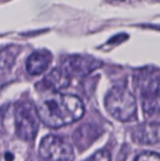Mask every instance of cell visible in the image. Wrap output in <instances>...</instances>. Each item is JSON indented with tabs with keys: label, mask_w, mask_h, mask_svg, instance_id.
Here are the masks:
<instances>
[{
	"label": "cell",
	"mask_w": 160,
	"mask_h": 161,
	"mask_svg": "<svg viewBox=\"0 0 160 161\" xmlns=\"http://www.w3.org/2000/svg\"><path fill=\"white\" fill-rule=\"evenodd\" d=\"M108 112L121 122H127L136 112V100L125 88H114L105 97Z\"/></svg>",
	"instance_id": "cell-2"
},
{
	"label": "cell",
	"mask_w": 160,
	"mask_h": 161,
	"mask_svg": "<svg viewBox=\"0 0 160 161\" xmlns=\"http://www.w3.org/2000/svg\"><path fill=\"white\" fill-rule=\"evenodd\" d=\"M40 156L46 161H73L74 150L65 138L48 135L42 139L39 148Z\"/></svg>",
	"instance_id": "cell-4"
},
{
	"label": "cell",
	"mask_w": 160,
	"mask_h": 161,
	"mask_svg": "<svg viewBox=\"0 0 160 161\" xmlns=\"http://www.w3.org/2000/svg\"><path fill=\"white\" fill-rule=\"evenodd\" d=\"M141 102L146 114L160 112V79H154L146 85L141 92Z\"/></svg>",
	"instance_id": "cell-5"
},
{
	"label": "cell",
	"mask_w": 160,
	"mask_h": 161,
	"mask_svg": "<svg viewBox=\"0 0 160 161\" xmlns=\"http://www.w3.org/2000/svg\"><path fill=\"white\" fill-rule=\"evenodd\" d=\"M85 161H111V155L107 150H99Z\"/></svg>",
	"instance_id": "cell-10"
},
{
	"label": "cell",
	"mask_w": 160,
	"mask_h": 161,
	"mask_svg": "<svg viewBox=\"0 0 160 161\" xmlns=\"http://www.w3.org/2000/svg\"><path fill=\"white\" fill-rule=\"evenodd\" d=\"M36 108L41 121L52 128L75 123L85 113L81 100L70 94H53L41 101Z\"/></svg>",
	"instance_id": "cell-1"
},
{
	"label": "cell",
	"mask_w": 160,
	"mask_h": 161,
	"mask_svg": "<svg viewBox=\"0 0 160 161\" xmlns=\"http://www.w3.org/2000/svg\"><path fill=\"white\" fill-rule=\"evenodd\" d=\"M133 139L139 144L160 142V124H143L133 131Z\"/></svg>",
	"instance_id": "cell-8"
},
{
	"label": "cell",
	"mask_w": 160,
	"mask_h": 161,
	"mask_svg": "<svg viewBox=\"0 0 160 161\" xmlns=\"http://www.w3.org/2000/svg\"><path fill=\"white\" fill-rule=\"evenodd\" d=\"M29 161H46V160H45V159H43V158H42V157H41V156H40V158H39V157H35V158H31V159L29 160Z\"/></svg>",
	"instance_id": "cell-12"
},
{
	"label": "cell",
	"mask_w": 160,
	"mask_h": 161,
	"mask_svg": "<svg viewBox=\"0 0 160 161\" xmlns=\"http://www.w3.org/2000/svg\"><path fill=\"white\" fill-rule=\"evenodd\" d=\"M39 113L30 102H20L14 108L15 133L23 140H32L39 128Z\"/></svg>",
	"instance_id": "cell-3"
},
{
	"label": "cell",
	"mask_w": 160,
	"mask_h": 161,
	"mask_svg": "<svg viewBox=\"0 0 160 161\" xmlns=\"http://www.w3.org/2000/svg\"><path fill=\"white\" fill-rule=\"evenodd\" d=\"M101 64L94 58L89 56H71L66 63H65V69L69 74H76L79 76H86L93 71Z\"/></svg>",
	"instance_id": "cell-6"
},
{
	"label": "cell",
	"mask_w": 160,
	"mask_h": 161,
	"mask_svg": "<svg viewBox=\"0 0 160 161\" xmlns=\"http://www.w3.org/2000/svg\"><path fill=\"white\" fill-rule=\"evenodd\" d=\"M52 55L48 52L37 51L31 54L26 60V71L30 75H41L51 64Z\"/></svg>",
	"instance_id": "cell-9"
},
{
	"label": "cell",
	"mask_w": 160,
	"mask_h": 161,
	"mask_svg": "<svg viewBox=\"0 0 160 161\" xmlns=\"http://www.w3.org/2000/svg\"><path fill=\"white\" fill-rule=\"evenodd\" d=\"M134 161H160V155L156 153H143L135 158Z\"/></svg>",
	"instance_id": "cell-11"
},
{
	"label": "cell",
	"mask_w": 160,
	"mask_h": 161,
	"mask_svg": "<svg viewBox=\"0 0 160 161\" xmlns=\"http://www.w3.org/2000/svg\"><path fill=\"white\" fill-rule=\"evenodd\" d=\"M70 85V74L65 68H56L52 70L43 79V86L46 89L58 92Z\"/></svg>",
	"instance_id": "cell-7"
}]
</instances>
